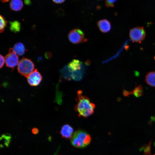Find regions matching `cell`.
<instances>
[{"instance_id":"cell-17","label":"cell","mask_w":155,"mask_h":155,"mask_svg":"<svg viewBox=\"0 0 155 155\" xmlns=\"http://www.w3.org/2000/svg\"><path fill=\"white\" fill-rule=\"evenodd\" d=\"M81 70L72 71V79L77 81L80 80L83 77V72Z\"/></svg>"},{"instance_id":"cell-4","label":"cell","mask_w":155,"mask_h":155,"mask_svg":"<svg viewBox=\"0 0 155 155\" xmlns=\"http://www.w3.org/2000/svg\"><path fill=\"white\" fill-rule=\"evenodd\" d=\"M146 32L143 27H137L133 28L130 30L129 36L133 42L140 43L144 39Z\"/></svg>"},{"instance_id":"cell-12","label":"cell","mask_w":155,"mask_h":155,"mask_svg":"<svg viewBox=\"0 0 155 155\" xmlns=\"http://www.w3.org/2000/svg\"><path fill=\"white\" fill-rule=\"evenodd\" d=\"M23 6L21 0H11L10 3L11 9L13 11H18L21 10Z\"/></svg>"},{"instance_id":"cell-10","label":"cell","mask_w":155,"mask_h":155,"mask_svg":"<svg viewBox=\"0 0 155 155\" xmlns=\"http://www.w3.org/2000/svg\"><path fill=\"white\" fill-rule=\"evenodd\" d=\"M72 71L84 69V66L82 62L78 59H74L70 62L68 65Z\"/></svg>"},{"instance_id":"cell-3","label":"cell","mask_w":155,"mask_h":155,"mask_svg":"<svg viewBox=\"0 0 155 155\" xmlns=\"http://www.w3.org/2000/svg\"><path fill=\"white\" fill-rule=\"evenodd\" d=\"M34 65L30 59L23 58L19 62L18 66V72L22 75L27 78L34 71Z\"/></svg>"},{"instance_id":"cell-19","label":"cell","mask_w":155,"mask_h":155,"mask_svg":"<svg viewBox=\"0 0 155 155\" xmlns=\"http://www.w3.org/2000/svg\"><path fill=\"white\" fill-rule=\"evenodd\" d=\"M117 0H105V4L107 7H113L114 6V3Z\"/></svg>"},{"instance_id":"cell-8","label":"cell","mask_w":155,"mask_h":155,"mask_svg":"<svg viewBox=\"0 0 155 155\" xmlns=\"http://www.w3.org/2000/svg\"><path fill=\"white\" fill-rule=\"evenodd\" d=\"M73 131V127L69 125L66 124L64 125L61 127L60 133L62 137L69 139L72 137Z\"/></svg>"},{"instance_id":"cell-20","label":"cell","mask_w":155,"mask_h":155,"mask_svg":"<svg viewBox=\"0 0 155 155\" xmlns=\"http://www.w3.org/2000/svg\"><path fill=\"white\" fill-rule=\"evenodd\" d=\"M0 68H1L4 65L5 62V58H4L3 56L1 55H0Z\"/></svg>"},{"instance_id":"cell-1","label":"cell","mask_w":155,"mask_h":155,"mask_svg":"<svg viewBox=\"0 0 155 155\" xmlns=\"http://www.w3.org/2000/svg\"><path fill=\"white\" fill-rule=\"evenodd\" d=\"M76 100L77 104L74 109L78 112L79 117L86 118L94 113L95 104L87 96L83 94L81 90L78 91Z\"/></svg>"},{"instance_id":"cell-16","label":"cell","mask_w":155,"mask_h":155,"mask_svg":"<svg viewBox=\"0 0 155 155\" xmlns=\"http://www.w3.org/2000/svg\"><path fill=\"white\" fill-rule=\"evenodd\" d=\"M21 28L20 24L17 21L10 22V28L11 31L17 32L20 31Z\"/></svg>"},{"instance_id":"cell-11","label":"cell","mask_w":155,"mask_h":155,"mask_svg":"<svg viewBox=\"0 0 155 155\" xmlns=\"http://www.w3.org/2000/svg\"><path fill=\"white\" fill-rule=\"evenodd\" d=\"M145 82L149 86L155 87V71L147 73L145 76Z\"/></svg>"},{"instance_id":"cell-24","label":"cell","mask_w":155,"mask_h":155,"mask_svg":"<svg viewBox=\"0 0 155 155\" xmlns=\"http://www.w3.org/2000/svg\"><path fill=\"white\" fill-rule=\"evenodd\" d=\"M9 0H1V1L3 3L5 2H8Z\"/></svg>"},{"instance_id":"cell-18","label":"cell","mask_w":155,"mask_h":155,"mask_svg":"<svg viewBox=\"0 0 155 155\" xmlns=\"http://www.w3.org/2000/svg\"><path fill=\"white\" fill-rule=\"evenodd\" d=\"M0 31L1 33L4 31L7 22L1 15H0Z\"/></svg>"},{"instance_id":"cell-5","label":"cell","mask_w":155,"mask_h":155,"mask_svg":"<svg viewBox=\"0 0 155 155\" xmlns=\"http://www.w3.org/2000/svg\"><path fill=\"white\" fill-rule=\"evenodd\" d=\"M68 37L71 42L74 44H77L83 41L84 38V34L81 30L75 28L70 31Z\"/></svg>"},{"instance_id":"cell-9","label":"cell","mask_w":155,"mask_h":155,"mask_svg":"<svg viewBox=\"0 0 155 155\" xmlns=\"http://www.w3.org/2000/svg\"><path fill=\"white\" fill-rule=\"evenodd\" d=\"M97 25L100 30L103 33L108 32L111 28L110 22L106 19L99 20L97 22Z\"/></svg>"},{"instance_id":"cell-22","label":"cell","mask_w":155,"mask_h":155,"mask_svg":"<svg viewBox=\"0 0 155 155\" xmlns=\"http://www.w3.org/2000/svg\"><path fill=\"white\" fill-rule=\"evenodd\" d=\"M32 133L34 134H37L39 132L38 129L36 128H34L32 129Z\"/></svg>"},{"instance_id":"cell-23","label":"cell","mask_w":155,"mask_h":155,"mask_svg":"<svg viewBox=\"0 0 155 155\" xmlns=\"http://www.w3.org/2000/svg\"><path fill=\"white\" fill-rule=\"evenodd\" d=\"M55 3H61L63 2L65 0H52Z\"/></svg>"},{"instance_id":"cell-2","label":"cell","mask_w":155,"mask_h":155,"mask_svg":"<svg viewBox=\"0 0 155 155\" xmlns=\"http://www.w3.org/2000/svg\"><path fill=\"white\" fill-rule=\"evenodd\" d=\"M91 141V137L86 132L78 130L73 133L71 142L73 146L77 148H82L88 146Z\"/></svg>"},{"instance_id":"cell-13","label":"cell","mask_w":155,"mask_h":155,"mask_svg":"<svg viewBox=\"0 0 155 155\" xmlns=\"http://www.w3.org/2000/svg\"><path fill=\"white\" fill-rule=\"evenodd\" d=\"M13 49L14 52L19 55H23L25 50L24 44L21 42H18L15 44Z\"/></svg>"},{"instance_id":"cell-7","label":"cell","mask_w":155,"mask_h":155,"mask_svg":"<svg viewBox=\"0 0 155 155\" xmlns=\"http://www.w3.org/2000/svg\"><path fill=\"white\" fill-rule=\"evenodd\" d=\"M42 76L37 69L34 70L27 77L28 84L31 86H38L42 80Z\"/></svg>"},{"instance_id":"cell-21","label":"cell","mask_w":155,"mask_h":155,"mask_svg":"<svg viewBox=\"0 0 155 155\" xmlns=\"http://www.w3.org/2000/svg\"><path fill=\"white\" fill-rule=\"evenodd\" d=\"M123 94L124 96L125 97H128L131 95L130 92L128 91L123 88Z\"/></svg>"},{"instance_id":"cell-6","label":"cell","mask_w":155,"mask_h":155,"mask_svg":"<svg viewBox=\"0 0 155 155\" xmlns=\"http://www.w3.org/2000/svg\"><path fill=\"white\" fill-rule=\"evenodd\" d=\"M5 62L7 66L13 68L19 63L18 57L13 51L12 48L9 49V53L5 57Z\"/></svg>"},{"instance_id":"cell-14","label":"cell","mask_w":155,"mask_h":155,"mask_svg":"<svg viewBox=\"0 0 155 155\" xmlns=\"http://www.w3.org/2000/svg\"><path fill=\"white\" fill-rule=\"evenodd\" d=\"M61 72L62 77L65 79L69 80L72 79V71L68 65L61 69Z\"/></svg>"},{"instance_id":"cell-25","label":"cell","mask_w":155,"mask_h":155,"mask_svg":"<svg viewBox=\"0 0 155 155\" xmlns=\"http://www.w3.org/2000/svg\"><path fill=\"white\" fill-rule=\"evenodd\" d=\"M154 155H155V154H154Z\"/></svg>"},{"instance_id":"cell-15","label":"cell","mask_w":155,"mask_h":155,"mask_svg":"<svg viewBox=\"0 0 155 155\" xmlns=\"http://www.w3.org/2000/svg\"><path fill=\"white\" fill-rule=\"evenodd\" d=\"M143 89L142 86L141 84L136 86L132 91H130L131 95L133 94L137 98L142 96L143 94Z\"/></svg>"}]
</instances>
